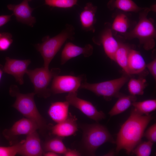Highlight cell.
<instances>
[{
	"label": "cell",
	"instance_id": "e575fe53",
	"mask_svg": "<svg viewBox=\"0 0 156 156\" xmlns=\"http://www.w3.org/2000/svg\"><path fill=\"white\" fill-rule=\"evenodd\" d=\"M43 155L45 156H58L60 155L52 151H47L44 153Z\"/></svg>",
	"mask_w": 156,
	"mask_h": 156
},
{
	"label": "cell",
	"instance_id": "30bf717a",
	"mask_svg": "<svg viewBox=\"0 0 156 156\" xmlns=\"http://www.w3.org/2000/svg\"><path fill=\"white\" fill-rule=\"evenodd\" d=\"M31 63L29 59L21 60L6 57L3 67V72L13 76L16 81L22 85L24 83L23 76Z\"/></svg>",
	"mask_w": 156,
	"mask_h": 156
},
{
	"label": "cell",
	"instance_id": "f546056e",
	"mask_svg": "<svg viewBox=\"0 0 156 156\" xmlns=\"http://www.w3.org/2000/svg\"><path fill=\"white\" fill-rule=\"evenodd\" d=\"M12 35L8 32L0 33V51L7 50L13 42Z\"/></svg>",
	"mask_w": 156,
	"mask_h": 156
},
{
	"label": "cell",
	"instance_id": "836d02e7",
	"mask_svg": "<svg viewBox=\"0 0 156 156\" xmlns=\"http://www.w3.org/2000/svg\"><path fill=\"white\" fill-rule=\"evenodd\" d=\"M63 155L65 156H79L81 154L75 150L67 148Z\"/></svg>",
	"mask_w": 156,
	"mask_h": 156
},
{
	"label": "cell",
	"instance_id": "4dcf8cb0",
	"mask_svg": "<svg viewBox=\"0 0 156 156\" xmlns=\"http://www.w3.org/2000/svg\"><path fill=\"white\" fill-rule=\"evenodd\" d=\"M143 136L148 140L154 143L156 142V123L152 125L144 133Z\"/></svg>",
	"mask_w": 156,
	"mask_h": 156
},
{
	"label": "cell",
	"instance_id": "277c9868",
	"mask_svg": "<svg viewBox=\"0 0 156 156\" xmlns=\"http://www.w3.org/2000/svg\"><path fill=\"white\" fill-rule=\"evenodd\" d=\"M75 29L71 25L66 24L65 28L57 35L52 38L46 36L42 42L35 45L44 60V67L49 68V65L54 56L67 39L73 40Z\"/></svg>",
	"mask_w": 156,
	"mask_h": 156
},
{
	"label": "cell",
	"instance_id": "ac0fdd59",
	"mask_svg": "<svg viewBox=\"0 0 156 156\" xmlns=\"http://www.w3.org/2000/svg\"><path fill=\"white\" fill-rule=\"evenodd\" d=\"M69 105L66 101L52 103L48 110V114L57 123L62 122L68 116Z\"/></svg>",
	"mask_w": 156,
	"mask_h": 156
},
{
	"label": "cell",
	"instance_id": "7402d4cb",
	"mask_svg": "<svg viewBox=\"0 0 156 156\" xmlns=\"http://www.w3.org/2000/svg\"><path fill=\"white\" fill-rule=\"evenodd\" d=\"M63 138L56 136L48 140L44 143L43 150L45 152L52 151L59 155H63L67 148L63 142Z\"/></svg>",
	"mask_w": 156,
	"mask_h": 156
},
{
	"label": "cell",
	"instance_id": "8992f818",
	"mask_svg": "<svg viewBox=\"0 0 156 156\" xmlns=\"http://www.w3.org/2000/svg\"><path fill=\"white\" fill-rule=\"evenodd\" d=\"M60 72L59 68H53L49 70L43 66L34 70L28 69L26 74L33 85L35 95L47 98L51 93L50 88H48V86L53 78L58 75Z\"/></svg>",
	"mask_w": 156,
	"mask_h": 156
},
{
	"label": "cell",
	"instance_id": "e0dca14e",
	"mask_svg": "<svg viewBox=\"0 0 156 156\" xmlns=\"http://www.w3.org/2000/svg\"><path fill=\"white\" fill-rule=\"evenodd\" d=\"M97 8L90 2L87 3L80 15L82 29L86 31H95V14Z\"/></svg>",
	"mask_w": 156,
	"mask_h": 156
},
{
	"label": "cell",
	"instance_id": "cb8c5ba5",
	"mask_svg": "<svg viewBox=\"0 0 156 156\" xmlns=\"http://www.w3.org/2000/svg\"><path fill=\"white\" fill-rule=\"evenodd\" d=\"M134 109L140 114L148 115L156 109V99H148L142 101L133 102L132 105Z\"/></svg>",
	"mask_w": 156,
	"mask_h": 156
},
{
	"label": "cell",
	"instance_id": "6da1fadb",
	"mask_svg": "<svg viewBox=\"0 0 156 156\" xmlns=\"http://www.w3.org/2000/svg\"><path fill=\"white\" fill-rule=\"evenodd\" d=\"M153 119L152 114L141 115L133 108L130 116L121 125L117 134L115 143L116 153L124 149L128 155L131 154L141 142L146 128Z\"/></svg>",
	"mask_w": 156,
	"mask_h": 156
},
{
	"label": "cell",
	"instance_id": "8fae6325",
	"mask_svg": "<svg viewBox=\"0 0 156 156\" xmlns=\"http://www.w3.org/2000/svg\"><path fill=\"white\" fill-rule=\"evenodd\" d=\"M38 129L37 125L34 122L27 118H22L15 122L10 129L4 130L3 134L8 140L18 135H27Z\"/></svg>",
	"mask_w": 156,
	"mask_h": 156
},
{
	"label": "cell",
	"instance_id": "ffe728a7",
	"mask_svg": "<svg viewBox=\"0 0 156 156\" xmlns=\"http://www.w3.org/2000/svg\"><path fill=\"white\" fill-rule=\"evenodd\" d=\"M118 97V100L109 112L111 117L125 112L136 100L135 96L131 94L127 96L120 95Z\"/></svg>",
	"mask_w": 156,
	"mask_h": 156
},
{
	"label": "cell",
	"instance_id": "1f68e13d",
	"mask_svg": "<svg viewBox=\"0 0 156 156\" xmlns=\"http://www.w3.org/2000/svg\"><path fill=\"white\" fill-rule=\"evenodd\" d=\"M147 67L155 80L156 79V60L153 61L146 65Z\"/></svg>",
	"mask_w": 156,
	"mask_h": 156
},
{
	"label": "cell",
	"instance_id": "603a6c76",
	"mask_svg": "<svg viewBox=\"0 0 156 156\" xmlns=\"http://www.w3.org/2000/svg\"><path fill=\"white\" fill-rule=\"evenodd\" d=\"M108 6L109 8H115L127 12H138L144 8L139 7L132 0H111Z\"/></svg>",
	"mask_w": 156,
	"mask_h": 156
},
{
	"label": "cell",
	"instance_id": "d6986e66",
	"mask_svg": "<svg viewBox=\"0 0 156 156\" xmlns=\"http://www.w3.org/2000/svg\"><path fill=\"white\" fill-rule=\"evenodd\" d=\"M145 61L138 51L130 49L129 54L127 67L129 75L139 74L144 70L146 67Z\"/></svg>",
	"mask_w": 156,
	"mask_h": 156
},
{
	"label": "cell",
	"instance_id": "8d00e7d4",
	"mask_svg": "<svg viewBox=\"0 0 156 156\" xmlns=\"http://www.w3.org/2000/svg\"><path fill=\"white\" fill-rule=\"evenodd\" d=\"M28 2L31 1V0H26Z\"/></svg>",
	"mask_w": 156,
	"mask_h": 156
},
{
	"label": "cell",
	"instance_id": "9a60e30c",
	"mask_svg": "<svg viewBox=\"0 0 156 156\" xmlns=\"http://www.w3.org/2000/svg\"><path fill=\"white\" fill-rule=\"evenodd\" d=\"M77 121L75 116L69 113L66 119L52 127V134L63 138L73 135L78 130Z\"/></svg>",
	"mask_w": 156,
	"mask_h": 156
},
{
	"label": "cell",
	"instance_id": "44dd1931",
	"mask_svg": "<svg viewBox=\"0 0 156 156\" xmlns=\"http://www.w3.org/2000/svg\"><path fill=\"white\" fill-rule=\"evenodd\" d=\"M130 49L127 45L119 43L114 57V61L117 62L128 75L127 64Z\"/></svg>",
	"mask_w": 156,
	"mask_h": 156
},
{
	"label": "cell",
	"instance_id": "d6a6232c",
	"mask_svg": "<svg viewBox=\"0 0 156 156\" xmlns=\"http://www.w3.org/2000/svg\"><path fill=\"white\" fill-rule=\"evenodd\" d=\"M13 14L10 15H0V27L6 24L9 21Z\"/></svg>",
	"mask_w": 156,
	"mask_h": 156
},
{
	"label": "cell",
	"instance_id": "4fadbf2b",
	"mask_svg": "<svg viewBox=\"0 0 156 156\" xmlns=\"http://www.w3.org/2000/svg\"><path fill=\"white\" fill-rule=\"evenodd\" d=\"M28 2L26 0H23L19 4H10L7 6L9 10L13 12V14L18 22L33 27L36 20L32 15L34 9L29 6Z\"/></svg>",
	"mask_w": 156,
	"mask_h": 156
},
{
	"label": "cell",
	"instance_id": "d590c367",
	"mask_svg": "<svg viewBox=\"0 0 156 156\" xmlns=\"http://www.w3.org/2000/svg\"><path fill=\"white\" fill-rule=\"evenodd\" d=\"M3 67V66L0 64V81L1 79L3 73L4 72Z\"/></svg>",
	"mask_w": 156,
	"mask_h": 156
},
{
	"label": "cell",
	"instance_id": "d4e9b609",
	"mask_svg": "<svg viewBox=\"0 0 156 156\" xmlns=\"http://www.w3.org/2000/svg\"><path fill=\"white\" fill-rule=\"evenodd\" d=\"M146 86V80L143 78H131L128 84V89L131 95H142Z\"/></svg>",
	"mask_w": 156,
	"mask_h": 156
},
{
	"label": "cell",
	"instance_id": "f1b7e54d",
	"mask_svg": "<svg viewBox=\"0 0 156 156\" xmlns=\"http://www.w3.org/2000/svg\"><path fill=\"white\" fill-rule=\"evenodd\" d=\"M23 141L10 146H0V156H14L18 154Z\"/></svg>",
	"mask_w": 156,
	"mask_h": 156
},
{
	"label": "cell",
	"instance_id": "3957f363",
	"mask_svg": "<svg viewBox=\"0 0 156 156\" xmlns=\"http://www.w3.org/2000/svg\"><path fill=\"white\" fill-rule=\"evenodd\" d=\"M83 130L82 144L86 153L95 155L97 149L104 143H115L112 136L104 126L98 123L81 125Z\"/></svg>",
	"mask_w": 156,
	"mask_h": 156
},
{
	"label": "cell",
	"instance_id": "9c48e42d",
	"mask_svg": "<svg viewBox=\"0 0 156 156\" xmlns=\"http://www.w3.org/2000/svg\"><path fill=\"white\" fill-rule=\"evenodd\" d=\"M65 98L70 105L79 109L88 118L96 122L105 118L104 113L98 110L90 102L78 97L77 93H68Z\"/></svg>",
	"mask_w": 156,
	"mask_h": 156
},
{
	"label": "cell",
	"instance_id": "83f0119b",
	"mask_svg": "<svg viewBox=\"0 0 156 156\" xmlns=\"http://www.w3.org/2000/svg\"><path fill=\"white\" fill-rule=\"evenodd\" d=\"M77 0H45V3L49 6L60 8H71L77 3Z\"/></svg>",
	"mask_w": 156,
	"mask_h": 156
},
{
	"label": "cell",
	"instance_id": "7a4b0ae2",
	"mask_svg": "<svg viewBox=\"0 0 156 156\" xmlns=\"http://www.w3.org/2000/svg\"><path fill=\"white\" fill-rule=\"evenodd\" d=\"M9 93L16 98L13 107L25 118L36 123L40 131H45L47 128V123L37 107L34 100V92L21 93L18 86L13 85L10 88Z\"/></svg>",
	"mask_w": 156,
	"mask_h": 156
},
{
	"label": "cell",
	"instance_id": "52a82bcc",
	"mask_svg": "<svg viewBox=\"0 0 156 156\" xmlns=\"http://www.w3.org/2000/svg\"><path fill=\"white\" fill-rule=\"evenodd\" d=\"M128 76H122L118 78L96 83H89L86 81L83 83L80 89L89 90L98 96H102L106 100L112 97H119V91L128 80Z\"/></svg>",
	"mask_w": 156,
	"mask_h": 156
},
{
	"label": "cell",
	"instance_id": "484cf974",
	"mask_svg": "<svg viewBox=\"0 0 156 156\" xmlns=\"http://www.w3.org/2000/svg\"><path fill=\"white\" fill-rule=\"evenodd\" d=\"M129 27L128 20L123 14L118 15L115 18L112 25V29L121 33H125Z\"/></svg>",
	"mask_w": 156,
	"mask_h": 156
},
{
	"label": "cell",
	"instance_id": "4316f807",
	"mask_svg": "<svg viewBox=\"0 0 156 156\" xmlns=\"http://www.w3.org/2000/svg\"><path fill=\"white\" fill-rule=\"evenodd\" d=\"M153 144L149 141L140 142L133 150L131 154L137 156H150Z\"/></svg>",
	"mask_w": 156,
	"mask_h": 156
},
{
	"label": "cell",
	"instance_id": "5bb4252c",
	"mask_svg": "<svg viewBox=\"0 0 156 156\" xmlns=\"http://www.w3.org/2000/svg\"><path fill=\"white\" fill-rule=\"evenodd\" d=\"M93 51V47L90 44L81 47L68 42L65 44L62 51L61 64L63 65L70 59L81 55H83L85 57H89L92 55Z\"/></svg>",
	"mask_w": 156,
	"mask_h": 156
},
{
	"label": "cell",
	"instance_id": "7c38bea8",
	"mask_svg": "<svg viewBox=\"0 0 156 156\" xmlns=\"http://www.w3.org/2000/svg\"><path fill=\"white\" fill-rule=\"evenodd\" d=\"M36 131L27 135L21 144L18 154L25 156H40L44 153Z\"/></svg>",
	"mask_w": 156,
	"mask_h": 156
},
{
	"label": "cell",
	"instance_id": "5b68a950",
	"mask_svg": "<svg viewBox=\"0 0 156 156\" xmlns=\"http://www.w3.org/2000/svg\"><path fill=\"white\" fill-rule=\"evenodd\" d=\"M152 8H143L140 14L137 25L132 30L125 35L128 39L138 38L146 50L153 48L155 45V29L152 21L147 17L148 13Z\"/></svg>",
	"mask_w": 156,
	"mask_h": 156
},
{
	"label": "cell",
	"instance_id": "2e32d148",
	"mask_svg": "<svg viewBox=\"0 0 156 156\" xmlns=\"http://www.w3.org/2000/svg\"><path fill=\"white\" fill-rule=\"evenodd\" d=\"M94 42L99 44H101L106 55L111 59L114 61L115 54L119 43L114 37L110 29H105L101 35L99 40Z\"/></svg>",
	"mask_w": 156,
	"mask_h": 156
},
{
	"label": "cell",
	"instance_id": "ba28073f",
	"mask_svg": "<svg viewBox=\"0 0 156 156\" xmlns=\"http://www.w3.org/2000/svg\"><path fill=\"white\" fill-rule=\"evenodd\" d=\"M86 81L84 75L77 76L57 75L52 79L50 89L51 93L54 94L77 93L81 85Z\"/></svg>",
	"mask_w": 156,
	"mask_h": 156
}]
</instances>
